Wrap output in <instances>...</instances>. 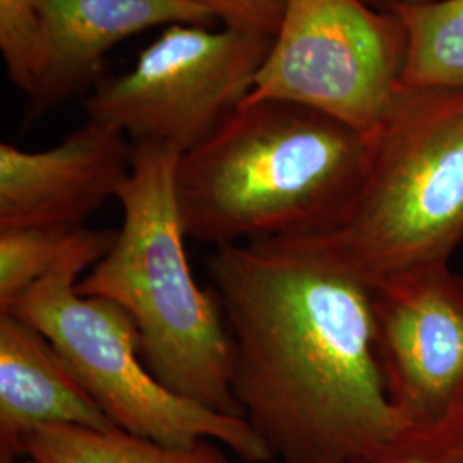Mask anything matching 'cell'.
<instances>
[{
    "mask_svg": "<svg viewBox=\"0 0 463 463\" xmlns=\"http://www.w3.org/2000/svg\"><path fill=\"white\" fill-rule=\"evenodd\" d=\"M206 268L232 392L281 463H364L407 422L386 395L371 283L326 233L220 246Z\"/></svg>",
    "mask_w": 463,
    "mask_h": 463,
    "instance_id": "6da1fadb",
    "label": "cell"
},
{
    "mask_svg": "<svg viewBox=\"0 0 463 463\" xmlns=\"http://www.w3.org/2000/svg\"><path fill=\"white\" fill-rule=\"evenodd\" d=\"M369 149V136L315 109L244 99L179 158L185 235L220 248L331 233L363 189Z\"/></svg>",
    "mask_w": 463,
    "mask_h": 463,
    "instance_id": "7a4b0ae2",
    "label": "cell"
},
{
    "mask_svg": "<svg viewBox=\"0 0 463 463\" xmlns=\"http://www.w3.org/2000/svg\"><path fill=\"white\" fill-rule=\"evenodd\" d=\"M179 158L165 145H134L131 174L117 194L122 227L76 290L112 300L131 316L145 364L170 392L242 417L232 392V340L220 302L213 288H199L185 254Z\"/></svg>",
    "mask_w": 463,
    "mask_h": 463,
    "instance_id": "3957f363",
    "label": "cell"
},
{
    "mask_svg": "<svg viewBox=\"0 0 463 463\" xmlns=\"http://www.w3.org/2000/svg\"><path fill=\"white\" fill-rule=\"evenodd\" d=\"M333 246L369 283L463 246V91L402 86Z\"/></svg>",
    "mask_w": 463,
    "mask_h": 463,
    "instance_id": "277c9868",
    "label": "cell"
},
{
    "mask_svg": "<svg viewBox=\"0 0 463 463\" xmlns=\"http://www.w3.org/2000/svg\"><path fill=\"white\" fill-rule=\"evenodd\" d=\"M116 235L90 232L80 248L5 313L26 319L49 338L118 430L174 447L213 439L246 462L273 460L246 419L181 397L149 373L136 325L118 304L76 290L80 275L110 250Z\"/></svg>",
    "mask_w": 463,
    "mask_h": 463,
    "instance_id": "5b68a950",
    "label": "cell"
},
{
    "mask_svg": "<svg viewBox=\"0 0 463 463\" xmlns=\"http://www.w3.org/2000/svg\"><path fill=\"white\" fill-rule=\"evenodd\" d=\"M271 42L273 36L225 26H166L129 72L105 76L86 95L84 110L134 145H165L183 155L246 99Z\"/></svg>",
    "mask_w": 463,
    "mask_h": 463,
    "instance_id": "8992f818",
    "label": "cell"
},
{
    "mask_svg": "<svg viewBox=\"0 0 463 463\" xmlns=\"http://www.w3.org/2000/svg\"><path fill=\"white\" fill-rule=\"evenodd\" d=\"M407 34L365 0H287L246 99L298 103L374 133L402 88Z\"/></svg>",
    "mask_w": 463,
    "mask_h": 463,
    "instance_id": "52a82bcc",
    "label": "cell"
},
{
    "mask_svg": "<svg viewBox=\"0 0 463 463\" xmlns=\"http://www.w3.org/2000/svg\"><path fill=\"white\" fill-rule=\"evenodd\" d=\"M371 288L381 378L400 417L432 426L463 411V275L430 263Z\"/></svg>",
    "mask_w": 463,
    "mask_h": 463,
    "instance_id": "ba28073f",
    "label": "cell"
},
{
    "mask_svg": "<svg viewBox=\"0 0 463 463\" xmlns=\"http://www.w3.org/2000/svg\"><path fill=\"white\" fill-rule=\"evenodd\" d=\"M133 141L88 118L57 146L0 145V229H80L131 174Z\"/></svg>",
    "mask_w": 463,
    "mask_h": 463,
    "instance_id": "9c48e42d",
    "label": "cell"
},
{
    "mask_svg": "<svg viewBox=\"0 0 463 463\" xmlns=\"http://www.w3.org/2000/svg\"><path fill=\"white\" fill-rule=\"evenodd\" d=\"M47 62L26 103V122L91 93L109 76V52L156 26H212L210 11L189 0H38Z\"/></svg>",
    "mask_w": 463,
    "mask_h": 463,
    "instance_id": "30bf717a",
    "label": "cell"
},
{
    "mask_svg": "<svg viewBox=\"0 0 463 463\" xmlns=\"http://www.w3.org/2000/svg\"><path fill=\"white\" fill-rule=\"evenodd\" d=\"M114 430L61 352L32 323L0 313V462L45 426Z\"/></svg>",
    "mask_w": 463,
    "mask_h": 463,
    "instance_id": "8fae6325",
    "label": "cell"
},
{
    "mask_svg": "<svg viewBox=\"0 0 463 463\" xmlns=\"http://www.w3.org/2000/svg\"><path fill=\"white\" fill-rule=\"evenodd\" d=\"M0 463H231L213 439L174 447L118 430L45 426L23 438L16 460Z\"/></svg>",
    "mask_w": 463,
    "mask_h": 463,
    "instance_id": "7c38bea8",
    "label": "cell"
},
{
    "mask_svg": "<svg viewBox=\"0 0 463 463\" xmlns=\"http://www.w3.org/2000/svg\"><path fill=\"white\" fill-rule=\"evenodd\" d=\"M407 34L405 88L463 91V0L390 4Z\"/></svg>",
    "mask_w": 463,
    "mask_h": 463,
    "instance_id": "4fadbf2b",
    "label": "cell"
},
{
    "mask_svg": "<svg viewBox=\"0 0 463 463\" xmlns=\"http://www.w3.org/2000/svg\"><path fill=\"white\" fill-rule=\"evenodd\" d=\"M88 229H0V313L83 244Z\"/></svg>",
    "mask_w": 463,
    "mask_h": 463,
    "instance_id": "5bb4252c",
    "label": "cell"
},
{
    "mask_svg": "<svg viewBox=\"0 0 463 463\" xmlns=\"http://www.w3.org/2000/svg\"><path fill=\"white\" fill-rule=\"evenodd\" d=\"M0 50L9 81L28 97L47 62L38 0H0Z\"/></svg>",
    "mask_w": 463,
    "mask_h": 463,
    "instance_id": "9a60e30c",
    "label": "cell"
},
{
    "mask_svg": "<svg viewBox=\"0 0 463 463\" xmlns=\"http://www.w3.org/2000/svg\"><path fill=\"white\" fill-rule=\"evenodd\" d=\"M364 463H463V411L432 426H407Z\"/></svg>",
    "mask_w": 463,
    "mask_h": 463,
    "instance_id": "2e32d148",
    "label": "cell"
},
{
    "mask_svg": "<svg viewBox=\"0 0 463 463\" xmlns=\"http://www.w3.org/2000/svg\"><path fill=\"white\" fill-rule=\"evenodd\" d=\"M210 11L225 28L275 36L287 0H189Z\"/></svg>",
    "mask_w": 463,
    "mask_h": 463,
    "instance_id": "e0dca14e",
    "label": "cell"
},
{
    "mask_svg": "<svg viewBox=\"0 0 463 463\" xmlns=\"http://www.w3.org/2000/svg\"><path fill=\"white\" fill-rule=\"evenodd\" d=\"M374 7H386L390 4H407V2H422V0H365Z\"/></svg>",
    "mask_w": 463,
    "mask_h": 463,
    "instance_id": "ac0fdd59",
    "label": "cell"
}]
</instances>
